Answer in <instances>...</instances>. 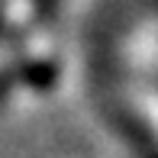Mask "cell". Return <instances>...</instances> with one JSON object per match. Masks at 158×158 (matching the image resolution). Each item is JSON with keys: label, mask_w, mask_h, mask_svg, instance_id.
I'll use <instances>...</instances> for the list:
<instances>
[{"label": "cell", "mask_w": 158, "mask_h": 158, "mask_svg": "<svg viewBox=\"0 0 158 158\" xmlns=\"http://www.w3.org/2000/svg\"><path fill=\"white\" fill-rule=\"evenodd\" d=\"M61 81L58 58H19V87H29L35 94H48Z\"/></svg>", "instance_id": "1"}, {"label": "cell", "mask_w": 158, "mask_h": 158, "mask_svg": "<svg viewBox=\"0 0 158 158\" xmlns=\"http://www.w3.org/2000/svg\"><path fill=\"white\" fill-rule=\"evenodd\" d=\"M19 87V61L6 64V68H0V106L10 100V94Z\"/></svg>", "instance_id": "2"}, {"label": "cell", "mask_w": 158, "mask_h": 158, "mask_svg": "<svg viewBox=\"0 0 158 158\" xmlns=\"http://www.w3.org/2000/svg\"><path fill=\"white\" fill-rule=\"evenodd\" d=\"M64 0H32V19L35 23H48V19L58 16Z\"/></svg>", "instance_id": "3"}, {"label": "cell", "mask_w": 158, "mask_h": 158, "mask_svg": "<svg viewBox=\"0 0 158 158\" xmlns=\"http://www.w3.org/2000/svg\"><path fill=\"white\" fill-rule=\"evenodd\" d=\"M3 26H6V13H3V6H0V32H3Z\"/></svg>", "instance_id": "4"}]
</instances>
